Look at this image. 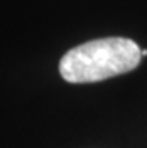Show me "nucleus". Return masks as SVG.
<instances>
[{
  "mask_svg": "<svg viewBox=\"0 0 147 148\" xmlns=\"http://www.w3.org/2000/svg\"><path fill=\"white\" fill-rule=\"evenodd\" d=\"M147 56V49H141V57H146Z\"/></svg>",
  "mask_w": 147,
  "mask_h": 148,
  "instance_id": "f03ea898",
  "label": "nucleus"
},
{
  "mask_svg": "<svg viewBox=\"0 0 147 148\" xmlns=\"http://www.w3.org/2000/svg\"><path fill=\"white\" fill-rule=\"evenodd\" d=\"M141 62V49L128 38H104L69 49L60 60V75L72 84H87L131 72Z\"/></svg>",
  "mask_w": 147,
  "mask_h": 148,
  "instance_id": "f257e3e1",
  "label": "nucleus"
}]
</instances>
